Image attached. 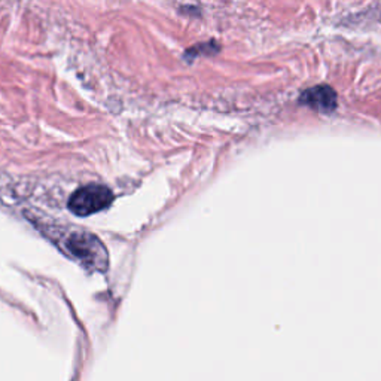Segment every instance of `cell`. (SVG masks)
<instances>
[{
  "label": "cell",
  "instance_id": "obj_2",
  "mask_svg": "<svg viewBox=\"0 0 381 381\" xmlns=\"http://www.w3.org/2000/svg\"><path fill=\"white\" fill-rule=\"evenodd\" d=\"M112 201H114V194L107 186L97 184L87 185L72 194L69 200V210L76 216L85 218L107 209Z\"/></svg>",
  "mask_w": 381,
  "mask_h": 381
},
{
  "label": "cell",
  "instance_id": "obj_3",
  "mask_svg": "<svg viewBox=\"0 0 381 381\" xmlns=\"http://www.w3.org/2000/svg\"><path fill=\"white\" fill-rule=\"evenodd\" d=\"M301 103L322 114H329L337 107V94L329 85H318L302 93Z\"/></svg>",
  "mask_w": 381,
  "mask_h": 381
},
{
  "label": "cell",
  "instance_id": "obj_1",
  "mask_svg": "<svg viewBox=\"0 0 381 381\" xmlns=\"http://www.w3.org/2000/svg\"><path fill=\"white\" fill-rule=\"evenodd\" d=\"M67 252L80 260L91 270L105 271L107 268V252L103 243L96 235L88 232H75L66 240Z\"/></svg>",
  "mask_w": 381,
  "mask_h": 381
}]
</instances>
